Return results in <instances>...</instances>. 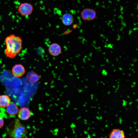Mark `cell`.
Masks as SVG:
<instances>
[{
	"label": "cell",
	"instance_id": "cell-1",
	"mask_svg": "<svg viewBox=\"0 0 138 138\" xmlns=\"http://www.w3.org/2000/svg\"><path fill=\"white\" fill-rule=\"evenodd\" d=\"M6 46L5 53L8 57L13 58L21 51L22 40L20 37L14 34L7 36L5 39Z\"/></svg>",
	"mask_w": 138,
	"mask_h": 138
},
{
	"label": "cell",
	"instance_id": "cell-2",
	"mask_svg": "<svg viewBox=\"0 0 138 138\" xmlns=\"http://www.w3.org/2000/svg\"><path fill=\"white\" fill-rule=\"evenodd\" d=\"M14 123L13 129L11 132V136L16 138L24 137L27 133L25 126L17 119H15Z\"/></svg>",
	"mask_w": 138,
	"mask_h": 138
},
{
	"label": "cell",
	"instance_id": "cell-3",
	"mask_svg": "<svg viewBox=\"0 0 138 138\" xmlns=\"http://www.w3.org/2000/svg\"><path fill=\"white\" fill-rule=\"evenodd\" d=\"M33 7L32 5L28 2L21 3L18 6L17 11L19 14L23 17L28 16L32 13Z\"/></svg>",
	"mask_w": 138,
	"mask_h": 138
},
{
	"label": "cell",
	"instance_id": "cell-4",
	"mask_svg": "<svg viewBox=\"0 0 138 138\" xmlns=\"http://www.w3.org/2000/svg\"><path fill=\"white\" fill-rule=\"evenodd\" d=\"M82 19L85 21H91L96 17L97 13L94 9L86 8L83 9L80 13Z\"/></svg>",
	"mask_w": 138,
	"mask_h": 138
},
{
	"label": "cell",
	"instance_id": "cell-5",
	"mask_svg": "<svg viewBox=\"0 0 138 138\" xmlns=\"http://www.w3.org/2000/svg\"><path fill=\"white\" fill-rule=\"evenodd\" d=\"M48 52L52 56H57L62 52L61 48L59 44L56 43H53L49 47Z\"/></svg>",
	"mask_w": 138,
	"mask_h": 138
},
{
	"label": "cell",
	"instance_id": "cell-6",
	"mask_svg": "<svg viewBox=\"0 0 138 138\" xmlns=\"http://www.w3.org/2000/svg\"><path fill=\"white\" fill-rule=\"evenodd\" d=\"M12 73L13 75L15 77H21L25 74V70L24 66L21 64H16L13 67L12 70Z\"/></svg>",
	"mask_w": 138,
	"mask_h": 138
},
{
	"label": "cell",
	"instance_id": "cell-7",
	"mask_svg": "<svg viewBox=\"0 0 138 138\" xmlns=\"http://www.w3.org/2000/svg\"><path fill=\"white\" fill-rule=\"evenodd\" d=\"M30 111L27 108H21L18 111V117L20 120H27L30 118Z\"/></svg>",
	"mask_w": 138,
	"mask_h": 138
},
{
	"label": "cell",
	"instance_id": "cell-8",
	"mask_svg": "<svg viewBox=\"0 0 138 138\" xmlns=\"http://www.w3.org/2000/svg\"><path fill=\"white\" fill-rule=\"evenodd\" d=\"M62 20L63 24L64 25L69 26L73 23L74 18L71 14L69 13H66L63 15Z\"/></svg>",
	"mask_w": 138,
	"mask_h": 138
},
{
	"label": "cell",
	"instance_id": "cell-9",
	"mask_svg": "<svg viewBox=\"0 0 138 138\" xmlns=\"http://www.w3.org/2000/svg\"><path fill=\"white\" fill-rule=\"evenodd\" d=\"M26 78L30 83H34L37 82L40 79V77L37 73L30 72L27 74Z\"/></svg>",
	"mask_w": 138,
	"mask_h": 138
},
{
	"label": "cell",
	"instance_id": "cell-10",
	"mask_svg": "<svg viewBox=\"0 0 138 138\" xmlns=\"http://www.w3.org/2000/svg\"><path fill=\"white\" fill-rule=\"evenodd\" d=\"M6 107L7 112L10 115H15L18 112L19 109L17 106L13 102H10Z\"/></svg>",
	"mask_w": 138,
	"mask_h": 138
},
{
	"label": "cell",
	"instance_id": "cell-11",
	"mask_svg": "<svg viewBox=\"0 0 138 138\" xmlns=\"http://www.w3.org/2000/svg\"><path fill=\"white\" fill-rule=\"evenodd\" d=\"M10 99L9 96L6 95L0 96V107L5 108L10 103Z\"/></svg>",
	"mask_w": 138,
	"mask_h": 138
},
{
	"label": "cell",
	"instance_id": "cell-12",
	"mask_svg": "<svg viewBox=\"0 0 138 138\" xmlns=\"http://www.w3.org/2000/svg\"><path fill=\"white\" fill-rule=\"evenodd\" d=\"M120 130L119 129L113 130L110 135V137L112 138H123V137L120 132Z\"/></svg>",
	"mask_w": 138,
	"mask_h": 138
},
{
	"label": "cell",
	"instance_id": "cell-13",
	"mask_svg": "<svg viewBox=\"0 0 138 138\" xmlns=\"http://www.w3.org/2000/svg\"><path fill=\"white\" fill-rule=\"evenodd\" d=\"M4 123V120L2 117H0V129L3 126Z\"/></svg>",
	"mask_w": 138,
	"mask_h": 138
},
{
	"label": "cell",
	"instance_id": "cell-14",
	"mask_svg": "<svg viewBox=\"0 0 138 138\" xmlns=\"http://www.w3.org/2000/svg\"><path fill=\"white\" fill-rule=\"evenodd\" d=\"M119 121L120 124H121L122 123V120L121 119V118L120 117L119 118Z\"/></svg>",
	"mask_w": 138,
	"mask_h": 138
},
{
	"label": "cell",
	"instance_id": "cell-15",
	"mask_svg": "<svg viewBox=\"0 0 138 138\" xmlns=\"http://www.w3.org/2000/svg\"><path fill=\"white\" fill-rule=\"evenodd\" d=\"M126 103L125 102H123L122 105L123 106H124L126 105Z\"/></svg>",
	"mask_w": 138,
	"mask_h": 138
},
{
	"label": "cell",
	"instance_id": "cell-16",
	"mask_svg": "<svg viewBox=\"0 0 138 138\" xmlns=\"http://www.w3.org/2000/svg\"><path fill=\"white\" fill-rule=\"evenodd\" d=\"M94 96V95L93 94H91V99H93V97Z\"/></svg>",
	"mask_w": 138,
	"mask_h": 138
},
{
	"label": "cell",
	"instance_id": "cell-17",
	"mask_svg": "<svg viewBox=\"0 0 138 138\" xmlns=\"http://www.w3.org/2000/svg\"><path fill=\"white\" fill-rule=\"evenodd\" d=\"M96 118L98 120H100L99 117H98V116H96Z\"/></svg>",
	"mask_w": 138,
	"mask_h": 138
},
{
	"label": "cell",
	"instance_id": "cell-18",
	"mask_svg": "<svg viewBox=\"0 0 138 138\" xmlns=\"http://www.w3.org/2000/svg\"><path fill=\"white\" fill-rule=\"evenodd\" d=\"M133 103V102H129V104L130 105V106L132 104V103Z\"/></svg>",
	"mask_w": 138,
	"mask_h": 138
},
{
	"label": "cell",
	"instance_id": "cell-19",
	"mask_svg": "<svg viewBox=\"0 0 138 138\" xmlns=\"http://www.w3.org/2000/svg\"><path fill=\"white\" fill-rule=\"evenodd\" d=\"M92 136H96V135L95 134L93 133V134H92Z\"/></svg>",
	"mask_w": 138,
	"mask_h": 138
},
{
	"label": "cell",
	"instance_id": "cell-20",
	"mask_svg": "<svg viewBox=\"0 0 138 138\" xmlns=\"http://www.w3.org/2000/svg\"><path fill=\"white\" fill-rule=\"evenodd\" d=\"M88 138H90V136L89 134H88Z\"/></svg>",
	"mask_w": 138,
	"mask_h": 138
},
{
	"label": "cell",
	"instance_id": "cell-21",
	"mask_svg": "<svg viewBox=\"0 0 138 138\" xmlns=\"http://www.w3.org/2000/svg\"><path fill=\"white\" fill-rule=\"evenodd\" d=\"M120 132L121 133H122L124 132L123 131V130H120Z\"/></svg>",
	"mask_w": 138,
	"mask_h": 138
},
{
	"label": "cell",
	"instance_id": "cell-22",
	"mask_svg": "<svg viewBox=\"0 0 138 138\" xmlns=\"http://www.w3.org/2000/svg\"><path fill=\"white\" fill-rule=\"evenodd\" d=\"M108 126V125L107 124H106L105 125V127H107Z\"/></svg>",
	"mask_w": 138,
	"mask_h": 138
},
{
	"label": "cell",
	"instance_id": "cell-23",
	"mask_svg": "<svg viewBox=\"0 0 138 138\" xmlns=\"http://www.w3.org/2000/svg\"><path fill=\"white\" fill-rule=\"evenodd\" d=\"M100 120H101L102 119V117L101 116L100 117H99Z\"/></svg>",
	"mask_w": 138,
	"mask_h": 138
},
{
	"label": "cell",
	"instance_id": "cell-24",
	"mask_svg": "<svg viewBox=\"0 0 138 138\" xmlns=\"http://www.w3.org/2000/svg\"><path fill=\"white\" fill-rule=\"evenodd\" d=\"M110 91H109L108 93H107V94H109L110 93Z\"/></svg>",
	"mask_w": 138,
	"mask_h": 138
},
{
	"label": "cell",
	"instance_id": "cell-25",
	"mask_svg": "<svg viewBox=\"0 0 138 138\" xmlns=\"http://www.w3.org/2000/svg\"><path fill=\"white\" fill-rule=\"evenodd\" d=\"M134 123L135 124H136V122H134Z\"/></svg>",
	"mask_w": 138,
	"mask_h": 138
},
{
	"label": "cell",
	"instance_id": "cell-26",
	"mask_svg": "<svg viewBox=\"0 0 138 138\" xmlns=\"http://www.w3.org/2000/svg\"><path fill=\"white\" fill-rule=\"evenodd\" d=\"M130 97L129 95H128L127 96V97L128 98H130Z\"/></svg>",
	"mask_w": 138,
	"mask_h": 138
},
{
	"label": "cell",
	"instance_id": "cell-27",
	"mask_svg": "<svg viewBox=\"0 0 138 138\" xmlns=\"http://www.w3.org/2000/svg\"><path fill=\"white\" fill-rule=\"evenodd\" d=\"M89 129H90V127H88V129H87V130H89Z\"/></svg>",
	"mask_w": 138,
	"mask_h": 138
},
{
	"label": "cell",
	"instance_id": "cell-28",
	"mask_svg": "<svg viewBox=\"0 0 138 138\" xmlns=\"http://www.w3.org/2000/svg\"><path fill=\"white\" fill-rule=\"evenodd\" d=\"M130 128V129H132V127H130V128Z\"/></svg>",
	"mask_w": 138,
	"mask_h": 138
},
{
	"label": "cell",
	"instance_id": "cell-29",
	"mask_svg": "<svg viewBox=\"0 0 138 138\" xmlns=\"http://www.w3.org/2000/svg\"><path fill=\"white\" fill-rule=\"evenodd\" d=\"M138 130L137 129H136V132H137Z\"/></svg>",
	"mask_w": 138,
	"mask_h": 138
},
{
	"label": "cell",
	"instance_id": "cell-30",
	"mask_svg": "<svg viewBox=\"0 0 138 138\" xmlns=\"http://www.w3.org/2000/svg\"><path fill=\"white\" fill-rule=\"evenodd\" d=\"M136 101L137 102H138V99H136Z\"/></svg>",
	"mask_w": 138,
	"mask_h": 138
},
{
	"label": "cell",
	"instance_id": "cell-31",
	"mask_svg": "<svg viewBox=\"0 0 138 138\" xmlns=\"http://www.w3.org/2000/svg\"><path fill=\"white\" fill-rule=\"evenodd\" d=\"M101 129L103 131H104V129L102 128H101Z\"/></svg>",
	"mask_w": 138,
	"mask_h": 138
},
{
	"label": "cell",
	"instance_id": "cell-32",
	"mask_svg": "<svg viewBox=\"0 0 138 138\" xmlns=\"http://www.w3.org/2000/svg\"><path fill=\"white\" fill-rule=\"evenodd\" d=\"M98 109H100V107H98Z\"/></svg>",
	"mask_w": 138,
	"mask_h": 138
},
{
	"label": "cell",
	"instance_id": "cell-33",
	"mask_svg": "<svg viewBox=\"0 0 138 138\" xmlns=\"http://www.w3.org/2000/svg\"><path fill=\"white\" fill-rule=\"evenodd\" d=\"M97 113L98 114H99V112H97Z\"/></svg>",
	"mask_w": 138,
	"mask_h": 138
},
{
	"label": "cell",
	"instance_id": "cell-34",
	"mask_svg": "<svg viewBox=\"0 0 138 138\" xmlns=\"http://www.w3.org/2000/svg\"><path fill=\"white\" fill-rule=\"evenodd\" d=\"M118 88H117V89H116V90H118Z\"/></svg>",
	"mask_w": 138,
	"mask_h": 138
},
{
	"label": "cell",
	"instance_id": "cell-35",
	"mask_svg": "<svg viewBox=\"0 0 138 138\" xmlns=\"http://www.w3.org/2000/svg\"><path fill=\"white\" fill-rule=\"evenodd\" d=\"M96 101H98V99H96Z\"/></svg>",
	"mask_w": 138,
	"mask_h": 138
},
{
	"label": "cell",
	"instance_id": "cell-36",
	"mask_svg": "<svg viewBox=\"0 0 138 138\" xmlns=\"http://www.w3.org/2000/svg\"><path fill=\"white\" fill-rule=\"evenodd\" d=\"M123 102H125V101L124 100H123Z\"/></svg>",
	"mask_w": 138,
	"mask_h": 138
},
{
	"label": "cell",
	"instance_id": "cell-37",
	"mask_svg": "<svg viewBox=\"0 0 138 138\" xmlns=\"http://www.w3.org/2000/svg\"><path fill=\"white\" fill-rule=\"evenodd\" d=\"M116 117H117V116H118V115H117V114H116Z\"/></svg>",
	"mask_w": 138,
	"mask_h": 138
},
{
	"label": "cell",
	"instance_id": "cell-38",
	"mask_svg": "<svg viewBox=\"0 0 138 138\" xmlns=\"http://www.w3.org/2000/svg\"><path fill=\"white\" fill-rule=\"evenodd\" d=\"M91 108H93V106H91Z\"/></svg>",
	"mask_w": 138,
	"mask_h": 138
},
{
	"label": "cell",
	"instance_id": "cell-39",
	"mask_svg": "<svg viewBox=\"0 0 138 138\" xmlns=\"http://www.w3.org/2000/svg\"><path fill=\"white\" fill-rule=\"evenodd\" d=\"M92 123H94V122H92Z\"/></svg>",
	"mask_w": 138,
	"mask_h": 138
},
{
	"label": "cell",
	"instance_id": "cell-40",
	"mask_svg": "<svg viewBox=\"0 0 138 138\" xmlns=\"http://www.w3.org/2000/svg\"><path fill=\"white\" fill-rule=\"evenodd\" d=\"M133 94H135V93H133Z\"/></svg>",
	"mask_w": 138,
	"mask_h": 138
},
{
	"label": "cell",
	"instance_id": "cell-41",
	"mask_svg": "<svg viewBox=\"0 0 138 138\" xmlns=\"http://www.w3.org/2000/svg\"><path fill=\"white\" fill-rule=\"evenodd\" d=\"M92 129H95V128H92Z\"/></svg>",
	"mask_w": 138,
	"mask_h": 138
},
{
	"label": "cell",
	"instance_id": "cell-42",
	"mask_svg": "<svg viewBox=\"0 0 138 138\" xmlns=\"http://www.w3.org/2000/svg\"><path fill=\"white\" fill-rule=\"evenodd\" d=\"M105 138H106L107 137V136H105Z\"/></svg>",
	"mask_w": 138,
	"mask_h": 138
},
{
	"label": "cell",
	"instance_id": "cell-43",
	"mask_svg": "<svg viewBox=\"0 0 138 138\" xmlns=\"http://www.w3.org/2000/svg\"><path fill=\"white\" fill-rule=\"evenodd\" d=\"M107 120H106L105 121V122H107Z\"/></svg>",
	"mask_w": 138,
	"mask_h": 138
},
{
	"label": "cell",
	"instance_id": "cell-44",
	"mask_svg": "<svg viewBox=\"0 0 138 138\" xmlns=\"http://www.w3.org/2000/svg\"><path fill=\"white\" fill-rule=\"evenodd\" d=\"M113 87L114 88L115 87V86H113Z\"/></svg>",
	"mask_w": 138,
	"mask_h": 138
},
{
	"label": "cell",
	"instance_id": "cell-45",
	"mask_svg": "<svg viewBox=\"0 0 138 138\" xmlns=\"http://www.w3.org/2000/svg\"><path fill=\"white\" fill-rule=\"evenodd\" d=\"M94 108H96V107L95 106V107H94Z\"/></svg>",
	"mask_w": 138,
	"mask_h": 138
},
{
	"label": "cell",
	"instance_id": "cell-46",
	"mask_svg": "<svg viewBox=\"0 0 138 138\" xmlns=\"http://www.w3.org/2000/svg\"><path fill=\"white\" fill-rule=\"evenodd\" d=\"M126 110H127L128 109L127 108H126Z\"/></svg>",
	"mask_w": 138,
	"mask_h": 138
},
{
	"label": "cell",
	"instance_id": "cell-47",
	"mask_svg": "<svg viewBox=\"0 0 138 138\" xmlns=\"http://www.w3.org/2000/svg\"><path fill=\"white\" fill-rule=\"evenodd\" d=\"M117 91H115V93H116V92H117Z\"/></svg>",
	"mask_w": 138,
	"mask_h": 138
},
{
	"label": "cell",
	"instance_id": "cell-48",
	"mask_svg": "<svg viewBox=\"0 0 138 138\" xmlns=\"http://www.w3.org/2000/svg\"><path fill=\"white\" fill-rule=\"evenodd\" d=\"M129 135H131V134H129Z\"/></svg>",
	"mask_w": 138,
	"mask_h": 138
},
{
	"label": "cell",
	"instance_id": "cell-49",
	"mask_svg": "<svg viewBox=\"0 0 138 138\" xmlns=\"http://www.w3.org/2000/svg\"><path fill=\"white\" fill-rule=\"evenodd\" d=\"M135 128H136V126H135Z\"/></svg>",
	"mask_w": 138,
	"mask_h": 138
},
{
	"label": "cell",
	"instance_id": "cell-50",
	"mask_svg": "<svg viewBox=\"0 0 138 138\" xmlns=\"http://www.w3.org/2000/svg\"><path fill=\"white\" fill-rule=\"evenodd\" d=\"M111 125H112V124H111Z\"/></svg>",
	"mask_w": 138,
	"mask_h": 138
},
{
	"label": "cell",
	"instance_id": "cell-51",
	"mask_svg": "<svg viewBox=\"0 0 138 138\" xmlns=\"http://www.w3.org/2000/svg\"><path fill=\"white\" fill-rule=\"evenodd\" d=\"M105 112H106V111H105Z\"/></svg>",
	"mask_w": 138,
	"mask_h": 138
},
{
	"label": "cell",
	"instance_id": "cell-52",
	"mask_svg": "<svg viewBox=\"0 0 138 138\" xmlns=\"http://www.w3.org/2000/svg\"><path fill=\"white\" fill-rule=\"evenodd\" d=\"M121 97H122V96H121Z\"/></svg>",
	"mask_w": 138,
	"mask_h": 138
},
{
	"label": "cell",
	"instance_id": "cell-53",
	"mask_svg": "<svg viewBox=\"0 0 138 138\" xmlns=\"http://www.w3.org/2000/svg\"><path fill=\"white\" fill-rule=\"evenodd\" d=\"M121 112V111H120V112Z\"/></svg>",
	"mask_w": 138,
	"mask_h": 138
},
{
	"label": "cell",
	"instance_id": "cell-54",
	"mask_svg": "<svg viewBox=\"0 0 138 138\" xmlns=\"http://www.w3.org/2000/svg\"><path fill=\"white\" fill-rule=\"evenodd\" d=\"M101 138H103V137H101Z\"/></svg>",
	"mask_w": 138,
	"mask_h": 138
},
{
	"label": "cell",
	"instance_id": "cell-55",
	"mask_svg": "<svg viewBox=\"0 0 138 138\" xmlns=\"http://www.w3.org/2000/svg\"><path fill=\"white\" fill-rule=\"evenodd\" d=\"M96 124H97V123H96Z\"/></svg>",
	"mask_w": 138,
	"mask_h": 138
},
{
	"label": "cell",
	"instance_id": "cell-56",
	"mask_svg": "<svg viewBox=\"0 0 138 138\" xmlns=\"http://www.w3.org/2000/svg\"><path fill=\"white\" fill-rule=\"evenodd\" d=\"M98 105H99V104H98Z\"/></svg>",
	"mask_w": 138,
	"mask_h": 138
},
{
	"label": "cell",
	"instance_id": "cell-57",
	"mask_svg": "<svg viewBox=\"0 0 138 138\" xmlns=\"http://www.w3.org/2000/svg\"><path fill=\"white\" fill-rule=\"evenodd\" d=\"M107 107L106 106H105V107Z\"/></svg>",
	"mask_w": 138,
	"mask_h": 138
}]
</instances>
